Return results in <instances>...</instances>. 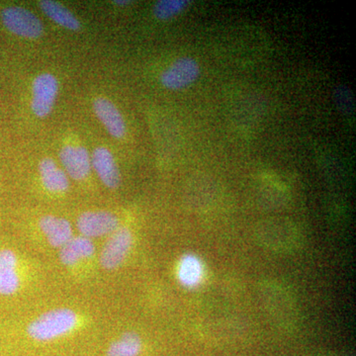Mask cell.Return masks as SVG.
<instances>
[{"label": "cell", "mask_w": 356, "mask_h": 356, "mask_svg": "<svg viewBox=\"0 0 356 356\" xmlns=\"http://www.w3.org/2000/svg\"><path fill=\"white\" fill-rule=\"evenodd\" d=\"M83 312L72 307L49 309L26 323L16 334L23 356H65L64 348L88 329Z\"/></svg>", "instance_id": "1"}, {"label": "cell", "mask_w": 356, "mask_h": 356, "mask_svg": "<svg viewBox=\"0 0 356 356\" xmlns=\"http://www.w3.org/2000/svg\"><path fill=\"white\" fill-rule=\"evenodd\" d=\"M30 262L10 243H0V300L18 298L32 280Z\"/></svg>", "instance_id": "2"}, {"label": "cell", "mask_w": 356, "mask_h": 356, "mask_svg": "<svg viewBox=\"0 0 356 356\" xmlns=\"http://www.w3.org/2000/svg\"><path fill=\"white\" fill-rule=\"evenodd\" d=\"M135 245V235L133 229L121 225L106 242L98 254L97 261L105 270H115L127 261Z\"/></svg>", "instance_id": "3"}, {"label": "cell", "mask_w": 356, "mask_h": 356, "mask_svg": "<svg viewBox=\"0 0 356 356\" xmlns=\"http://www.w3.org/2000/svg\"><path fill=\"white\" fill-rule=\"evenodd\" d=\"M58 261L67 270L81 273L97 261L95 241L76 235L58 252Z\"/></svg>", "instance_id": "4"}, {"label": "cell", "mask_w": 356, "mask_h": 356, "mask_svg": "<svg viewBox=\"0 0 356 356\" xmlns=\"http://www.w3.org/2000/svg\"><path fill=\"white\" fill-rule=\"evenodd\" d=\"M0 21L7 31L21 38L35 39L43 34V23L38 16L22 6L4 7L0 10Z\"/></svg>", "instance_id": "5"}, {"label": "cell", "mask_w": 356, "mask_h": 356, "mask_svg": "<svg viewBox=\"0 0 356 356\" xmlns=\"http://www.w3.org/2000/svg\"><path fill=\"white\" fill-rule=\"evenodd\" d=\"M200 76L198 60L192 57H181L161 72L159 81L168 90L179 91L193 86Z\"/></svg>", "instance_id": "6"}, {"label": "cell", "mask_w": 356, "mask_h": 356, "mask_svg": "<svg viewBox=\"0 0 356 356\" xmlns=\"http://www.w3.org/2000/svg\"><path fill=\"white\" fill-rule=\"evenodd\" d=\"M121 226L120 220L109 211H86L76 220V229L79 236L90 238H108Z\"/></svg>", "instance_id": "7"}, {"label": "cell", "mask_w": 356, "mask_h": 356, "mask_svg": "<svg viewBox=\"0 0 356 356\" xmlns=\"http://www.w3.org/2000/svg\"><path fill=\"white\" fill-rule=\"evenodd\" d=\"M58 92V79L53 74H42L34 79L31 107L37 117L43 118L50 115Z\"/></svg>", "instance_id": "8"}, {"label": "cell", "mask_w": 356, "mask_h": 356, "mask_svg": "<svg viewBox=\"0 0 356 356\" xmlns=\"http://www.w3.org/2000/svg\"><path fill=\"white\" fill-rule=\"evenodd\" d=\"M38 227L47 247L58 252L76 236L72 222L63 217L46 215L39 220Z\"/></svg>", "instance_id": "9"}, {"label": "cell", "mask_w": 356, "mask_h": 356, "mask_svg": "<svg viewBox=\"0 0 356 356\" xmlns=\"http://www.w3.org/2000/svg\"><path fill=\"white\" fill-rule=\"evenodd\" d=\"M175 276L180 286L184 289L194 290L200 287L206 276L202 259L193 252H185L178 259Z\"/></svg>", "instance_id": "10"}, {"label": "cell", "mask_w": 356, "mask_h": 356, "mask_svg": "<svg viewBox=\"0 0 356 356\" xmlns=\"http://www.w3.org/2000/svg\"><path fill=\"white\" fill-rule=\"evenodd\" d=\"M60 159L67 177L74 180H83L88 177L91 166V156L81 146H65L60 149Z\"/></svg>", "instance_id": "11"}, {"label": "cell", "mask_w": 356, "mask_h": 356, "mask_svg": "<svg viewBox=\"0 0 356 356\" xmlns=\"http://www.w3.org/2000/svg\"><path fill=\"white\" fill-rule=\"evenodd\" d=\"M91 166L102 184L108 188H117L120 184V172L114 156L107 147H96L91 154Z\"/></svg>", "instance_id": "12"}, {"label": "cell", "mask_w": 356, "mask_h": 356, "mask_svg": "<svg viewBox=\"0 0 356 356\" xmlns=\"http://www.w3.org/2000/svg\"><path fill=\"white\" fill-rule=\"evenodd\" d=\"M93 109L97 118L112 137L122 139L126 134V123L118 108L106 98H97L93 103Z\"/></svg>", "instance_id": "13"}, {"label": "cell", "mask_w": 356, "mask_h": 356, "mask_svg": "<svg viewBox=\"0 0 356 356\" xmlns=\"http://www.w3.org/2000/svg\"><path fill=\"white\" fill-rule=\"evenodd\" d=\"M42 185L51 193H65L69 191L70 177L53 159H43L39 165Z\"/></svg>", "instance_id": "14"}, {"label": "cell", "mask_w": 356, "mask_h": 356, "mask_svg": "<svg viewBox=\"0 0 356 356\" xmlns=\"http://www.w3.org/2000/svg\"><path fill=\"white\" fill-rule=\"evenodd\" d=\"M40 7L49 18H51L57 24L65 28V29L74 31V30H79L81 27V23H79L76 15L69 10L67 7L62 6L57 1L42 0V1H40Z\"/></svg>", "instance_id": "15"}, {"label": "cell", "mask_w": 356, "mask_h": 356, "mask_svg": "<svg viewBox=\"0 0 356 356\" xmlns=\"http://www.w3.org/2000/svg\"><path fill=\"white\" fill-rule=\"evenodd\" d=\"M191 6L188 0H159L153 7V13L156 19L168 21L177 17Z\"/></svg>", "instance_id": "16"}, {"label": "cell", "mask_w": 356, "mask_h": 356, "mask_svg": "<svg viewBox=\"0 0 356 356\" xmlns=\"http://www.w3.org/2000/svg\"><path fill=\"white\" fill-rule=\"evenodd\" d=\"M114 3L119 6H128L132 3L130 0H114Z\"/></svg>", "instance_id": "17"}]
</instances>
